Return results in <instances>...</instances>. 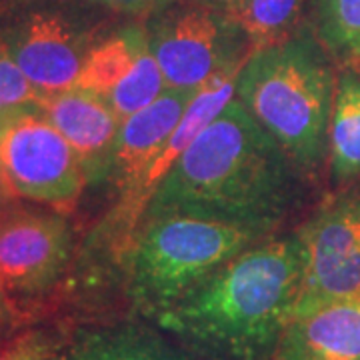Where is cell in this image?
<instances>
[{"instance_id": "obj_9", "label": "cell", "mask_w": 360, "mask_h": 360, "mask_svg": "<svg viewBox=\"0 0 360 360\" xmlns=\"http://www.w3.org/2000/svg\"><path fill=\"white\" fill-rule=\"evenodd\" d=\"M238 70L240 66L231 68L214 78L210 84H206L205 89L198 90L167 146L124 188L118 191V202L112 206L106 220L92 236L94 248L103 250L110 260H115V264H124L132 240L144 222L146 208L174 160L182 155V150L206 122H210L234 98Z\"/></svg>"}, {"instance_id": "obj_12", "label": "cell", "mask_w": 360, "mask_h": 360, "mask_svg": "<svg viewBox=\"0 0 360 360\" xmlns=\"http://www.w3.org/2000/svg\"><path fill=\"white\" fill-rule=\"evenodd\" d=\"M274 360H360V295L295 316Z\"/></svg>"}, {"instance_id": "obj_7", "label": "cell", "mask_w": 360, "mask_h": 360, "mask_svg": "<svg viewBox=\"0 0 360 360\" xmlns=\"http://www.w3.org/2000/svg\"><path fill=\"white\" fill-rule=\"evenodd\" d=\"M0 172L16 196L66 214L86 186L75 150L39 108L0 124Z\"/></svg>"}, {"instance_id": "obj_21", "label": "cell", "mask_w": 360, "mask_h": 360, "mask_svg": "<svg viewBox=\"0 0 360 360\" xmlns=\"http://www.w3.org/2000/svg\"><path fill=\"white\" fill-rule=\"evenodd\" d=\"M0 2H6V0H0ZM94 2H101L104 6L130 18H146L148 14L156 13L158 8L167 6L174 0H94Z\"/></svg>"}, {"instance_id": "obj_16", "label": "cell", "mask_w": 360, "mask_h": 360, "mask_svg": "<svg viewBox=\"0 0 360 360\" xmlns=\"http://www.w3.org/2000/svg\"><path fill=\"white\" fill-rule=\"evenodd\" d=\"M326 160L336 184L360 180V75L354 70L336 78Z\"/></svg>"}, {"instance_id": "obj_1", "label": "cell", "mask_w": 360, "mask_h": 360, "mask_svg": "<svg viewBox=\"0 0 360 360\" xmlns=\"http://www.w3.org/2000/svg\"><path fill=\"white\" fill-rule=\"evenodd\" d=\"M304 172L232 98L174 160L146 219L186 214L266 236L295 210Z\"/></svg>"}, {"instance_id": "obj_13", "label": "cell", "mask_w": 360, "mask_h": 360, "mask_svg": "<svg viewBox=\"0 0 360 360\" xmlns=\"http://www.w3.org/2000/svg\"><path fill=\"white\" fill-rule=\"evenodd\" d=\"M194 96L196 92L188 90H167L141 112L120 122L108 180L116 191L124 188L167 146Z\"/></svg>"}, {"instance_id": "obj_2", "label": "cell", "mask_w": 360, "mask_h": 360, "mask_svg": "<svg viewBox=\"0 0 360 360\" xmlns=\"http://www.w3.org/2000/svg\"><path fill=\"white\" fill-rule=\"evenodd\" d=\"M298 234L262 238L156 314L160 333L202 360H274L302 292Z\"/></svg>"}, {"instance_id": "obj_14", "label": "cell", "mask_w": 360, "mask_h": 360, "mask_svg": "<svg viewBox=\"0 0 360 360\" xmlns=\"http://www.w3.org/2000/svg\"><path fill=\"white\" fill-rule=\"evenodd\" d=\"M56 360H194L160 328L139 322H110L82 326L68 338Z\"/></svg>"}, {"instance_id": "obj_3", "label": "cell", "mask_w": 360, "mask_h": 360, "mask_svg": "<svg viewBox=\"0 0 360 360\" xmlns=\"http://www.w3.org/2000/svg\"><path fill=\"white\" fill-rule=\"evenodd\" d=\"M335 92L330 54L304 22L290 37L250 51L234 98L307 176L328 158Z\"/></svg>"}, {"instance_id": "obj_17", "label": "cell", "mask_w": 360, "mask_h": 360, "mask_svg": "<svg viewBox=\"0 0 360 360\" xmlns=\"http://www.w3.org/2000/svg\"><path fill=\"white\" fill-rule=\"evenodd\" d=\"M310 0H236L229 8L252 49L283 40L307 22Z\"/></svg>"}, {"instance_id": "obj_20", "label": "cell", "mask_w": 360, "mask_h": 360, "mask_svg": "<svg viewBox=\"0 0 360 360\" xmlns=\"http://www.w3.org/2000/svg\"><path fill=\"white\" fill-rule=\"evenodd\" d=\"M42 96L30 84L11 52L0 42V124L26 110L39 108Z\"/></svg>"}, {"instance_id": "obj_15", "label": "cell", "mask_w": 360, "mask_h": 360, "mask_svg": "<svg viewBox=\"0 0 360 360\" xmlns=\"http://www.w3.org/2000/svg\"><path fill=\"white\" fill-rule=\"evenodd\" d=\"M148 49L142 18H127L110 30L84 58L77 89L108 96Z\"/></svg>"}, {"instance_id": "obj_23", "label": "cell", "mask_w": 360, "mask_h": 360, "mask_svg": "<svg viewBox=\"0 0 360 360\" xmlns=\"http://www.w3.org/2000/svg\"><path fill=\"white\" fill-rule=\"evenodd\" d=\"M16 208H18V205H16V196H14V194L4 186V182H2V184H0V226H2V222L8 219Z\"/></svg>"}, {"instance_id": "obj_11", "label": "cell", "mask_w": 360, "mask_h": 360, "mask_svg": "<svg viewBox=\"0 0 360 360\" xmlns=\"http://www.w3.org/2000/svg\"><path fill=\"white\" fill-rule=\"evenodd\" d=\"M40 110L75 150L86 184L101 186L110 180L115 146L120 130L108 98L82 89H68L44 96Z\"/></svg>"}, {"instance_id": "obj_19", "label": "cell", "mask_w": 360, "mask_h": 360, "mask_svg": "<svg viewBox=\"0 0 360 360\" xmlns=\"http://www.w3.org/2000/svg\"><path fill=\"white\" fill-rule=\"evenodd\" d=\"M167 90L160 66L156 65L150 49H146V52L139 58V63L132 66V70L118 82V86L106 98L122 122L129 116L141 112L142 108L155 103Z\"/></svg>"}, {"instance_id": "obj_8", "label": "cell", "mask_w": 360, "mask_h": 360, "mask_svg": "<svg viewBox=\"0 0 360 360\" xmlns=\"http://www.w3.org/2000/svg\"><path fill=\"white\" fill-rule=\"evenodd\" d=\"M296 234L304 276L295 316L360 295V184L322 202Z\"/></svg>"}, {"instance_id": "obj_24", "label": "cell", "mask_w": 360, "mask_h": 360, "mask_svg": "<svg viewBox=\"0 0 360 360\" xmlns=\"http://www.w3.org/2000/svg\"><path fill=\"white\" fill-rule=\"evenodd\" d=\"M200 2H206V4H212V6H219V8L229 11L236 0H200Z\"/></svg>"}, {"instance_id": "obj_5", "label": "cell", "mask_w": 360, "mask_h": 360, "mask_svg": "<svg viewBox=\"0 0 360 360\" xmlns=\"http://www.w3.org/2000/svg\"><path fill=\"white\" fill-rule=\"evenodd\" d=\"M127 18L94 0H6L0 42L44 98L75 89L89 52Z\"/></svg>"}, {"instance_id": "obj_4", "label": "cell", "mask_w": 360, "mask_h": 360, "mask_svg": "<svg viewBox=\"0 0 360 360\" xmlns=\"http://www.w3.org/2000/svg\"><path fill=\"white\" fill-rule=\"evenodd\" d=\"M262 238L258 232L200 217L162 214L146 219L122 264L132 307L153 321Z\"/></svg>"}, {"instance_id": "obj_6", "label": "cell", "mask_w": 360, "mask_h": 360, "mask_svg": "<svg viewBox=\"0 0 360 360\" xmlns=\"http://www.w3.org/2000/svg\"><path fill=\"white\" fill-rule=\"evenodd\" d=\"M142 25L168 90L198 92L243 66L252 51L229 11L200 0H174L142 18Z\"/></svg>"}, {"instance_id": "obj_10", "label": "cell", "mask_w": 360, "mask_h": 360, "mask_svg": "<svg viewBox=\"0 0 360 360\" xmlns=\"http://www.w3.org/2000/svg\"><path fill=\"white\" fill-rule=\"evenodd\" d=\"M72 255L75 234L63 212L18 206L0 226V290L16 310L51 295Z\"/></svg>"}, {"instance_id": "obj_22", "label": "cell", "mask_w": 360, "mask_h": 360, "mask_svg": "<svg viewBox=\"0 0 360 360\" xmlns=\"http://www.w3.org/2000/svg\"><path fill=\"white\" fill-rule=\"evenodd\" d=\"M18 326V310L8 300V296L0 290V345L8 342Z\"/></svg>"}, {"instance_id": "obj_18", "label": "cell", "mask_w": 360, "mask_h": 360, "mask_svg": "<svg viewBox=\"0 0 360 360\" xmlns=\"http://www.w3.org/2000/svg\"><path fill=\"white\" fill-rule=\"evenodd\" d=\"M307 22L335 58H360V0H310Z\"/></svg>"}, {"instance_id": "obj_25", "label": "cell", "mask_w": 360, "mask_h": 360, "mask_svg": "<svg viewBox=\"0 0 360 360\" xmlns=\"http://www.w3.org/2000/svg\"><path fill=\"white\" fill-rule=\"evenodd\" d=\"M0 184H2V172H0Z\"/></svg>"}]
</instances>
